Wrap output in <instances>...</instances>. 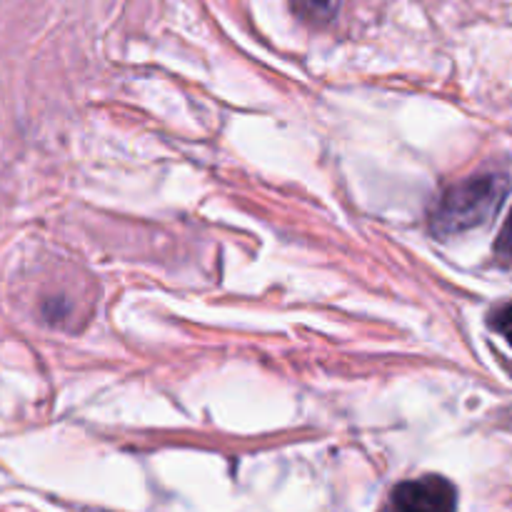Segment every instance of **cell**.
Listing matches in <instances>:
<instances>
[{
    "instance_id": "6da1fadb",
    "label": "cell",
    "mask_w": 512,
    "mask_h": 512,
    "mask_svg": "<svg viewBox=\"0 0 512 512\" xmlns=\"http://www.w3.org/2000/svg\"><path fill=\"white\" fill-rule=\"evenodd\" d=\"M508 188V178L498 173L460 180L453 188L445 190L435 208L430 210V230L438 238H448V235H460L488 223L498 213Z\"/></svg>"
},
{
    "instance_id": "7a4b0ae2",
    "label": "cell",
    "mask_w": 512,
    "mask_h": 512,
    "mask_svg": "<svg viewBox=\"0 0 512 512\" xmlns=\"http://www.w3.org/2000/svg\"><path fill=\"white\" fill-rule=\"evenodd\" d=\"M458 490L443 475H423L405 480L393 490L390 512H455Z\"/></svg>"
},
{
    "instance_id": "3957f363",
    "label": "cell",
    "mask_w": 512,
    "mask_h": 512,
    "mask_svg": "<svg viewBox=\"0 0 512 512\" xmlns=\"http://www.w3.org/2000/svg\"><path fill=\"white\" fill-rule=\"evenodd\" d=\"M293 10L313 25H328L338 18L340 0H293Z\"/></svg>"
},
{
    "instance_id": "277c9868",
    "label": "cell",
    "mask_w": 512,
    "mask_h": 512,
    "mask_svg": "<svg viewBox=\"0 0 512 512\" xmlns=\"http://www.w3.org/2000/svg\"><path fill=\"white\" fill-rule=\"evenodd\" d=\"M490 325H493V328L512 345V303L505 305V308L495 310L493 318H490Z\"/></svg>"
},
{
    "instance_id": "5b68a950",
    "label": "cell",
    "mask_w": 512,
    "mask_h": 512,
    "mask_svg": "<svg viewBox=\"0 0 512 512\" xmlns=\"http://www.w3.org/2000/svg\"><path fill=\"white\" fill-rule=\"evenodd\" d=\"M495 250H498L500 258L512 260V210H510L508 220H505L503 230H500V238H498V243H495Z\"/></svg>"
}]
</instances>
